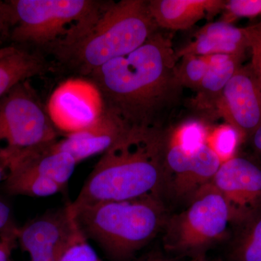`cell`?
Returning <instances> with one entry per match:
<instances>
[{
  "label": "cell",
  "mask_w": 261,
  "mask_h": 261,
  "mask_svg": "<svg viewBox=\"0 0 261 261\" xmlns=\"http://www.w3.org/2000/svg\"><path fill=\"white\" fill-rule=\"evenodd\" d=\"M130 126L116 113L105 108L92 124L55 142L59 150L70 154L77 163L111 149Z\"/></svg>",
  "instance_id": "13"
},
{
  "label": "cell",
  "mask_w": 261,
  "mask_h": 261,
  "mask_svg": "<svg viewBox=\"0 0 261 261\" xmlns=\"http://www.w3.org/2000/svg\"><path fill=\"white\" fill-rule=\"evenodd\" d=\"M163 258L162 257H159L157 256H147L141 258L140 260L137 261H163Z\"/></svg>",
  "instance_id": "32"
},
{
  "label": "cell",
  "mask_w": 261,
  "mask_h": 261,
  "mask_svg": "<svg viewBox=\"0 0 261 261\" xmlns=\"http://www.w3.org/2000/svg\"><path fill=\"white\" fill-rule=\"evenodd\" d=\"M44 58L27 49L9 46L0 51V98L15 86L29 79L46 73Z\"/></svg>",
  "instance_id": "16"
},
{
  "label": "cell",
  "mask_w": 261,
  "mask_h": 261,
  "mask_svg": "<svg viewBox=\"0 0 261 261\" xmlns=\"http://www.w3.org/2000/svg\"><path fill=\"white\" fill-rule=\"evenodd\" d=\"M18 227L13 218L9 204L0 197V236Z\"/></svg>",
  "instance_id": "29"
},
{
  "label": "cell",
  "mask_w": 261,
  "mask_h": 261,
  "mask_svg": "<svg viewBox=\"0 0 261 261\" xmlns=\"http://www.w3.org/2000/svg\"><path fill=\"white\" fill-rule=\"evenodd\" d=\"M0 156L5 160L8 170L18 168L37 173L56 181L63 190L78 164L70 154L56 148L55 142L21 152L0 150Z\"/></svg>",
  "instance_id": "14"
},
{
  "label": "cell",
  "mask_w": 261,
  "mask_h": 261,
  "mask_svg": "<svg viewBox=\"0 0 261 261\" xmlns=\"http://www.w3.org/2000/svg\"><path fill=\"white\" fill-rule=\"evenodd\" d=\"M260 29H261V24H260Z\"/></svg>",
  "instance_id": "36"
},
{
  "label": "cell",
  "mask_w": 261,
  "mask_h": 261,
  "mask_svg": "<svg viewBox=\"0 0 261 261\" xmlns=\"http://www.w3.org/2000/svg\"><path fill=\"white\" fill-rule=\"evenodd\" d=\"M166 135L159 126H132L101 156L72 204L159 196L168 177Z\"/></svg>",
  "instance_id": "2"
},
{
  "label": "cell",
  "mask_w": 261,
  "mask_h": 261,
  "mask_svg": "<svg viewBox=\"0 0 261 261\" xmlns=\"http://www.w3.org/2000/svg\"><path fill=\"white\" fill-rule=\"evenodd\" d=\"M18 227L0 236V261H12L13 250L18 246Z\"/></svg>",
  "instance_id": "27"
},
{
  "label": "cell",
  "mask_w": 261,
  "mask_h": 261,
  "mask_svg": "<svg viewBox=\"0 0 261 261\" xmlns=\"http://www.w3.org/2000/svg\"><path fill=\"white\" fill-rule=\"evenodd\" d=\"M148 8L158 28L185 30L224 10L225 0H149Z\"/></svg>",
  "instance_id": "15"
},
{
  "label": "cell",
  "mask_w": 261,
  "mask_h": 261,
  "mask_svg": "<svg viewBox=\"0 0 261 261\" xmlns=\"http://www.w3.org/2000/svg\"><path fill=\"white\" fill-rule=\"evenodd\" d=\"M7 193L12 195L46 197L63 192L58 183L32 171L18 168H10L3 181Z\"/></svg>",
  "instance_id": "18"
},
{
  "label": "cell",
  "mask_w": 261,
  "mask_h": 261,
  "mask_svg": "<svg viewBox=\"0 0 261 261\" xmlns=\"http://www.w3.org/2000/svg\"><path fill=\"white\" fill-rule=\"evenodd\" d=\"M250 139L252 140V147L261 157V126L255 130Z\"/></svg>",
  "instance_id": "30"
},
{
  "label": "cell",
  "mask_w": 261,
  "mask_h": 261,
  "mask_svg": "<svg viewBox=\"0 0 261 261\" xmlns=\"http://www.w3.org/2000/svg\"><path fill=\"white\" fill-rule=\"evenodd\" d=\"M231 208L233 221L245 222L261 205V168L237 157L221 164L212 180Z\"/></svg>",
  "instance_id": "10"
},
{
  "label": "cell",
  "mask_w": 261,
  "mask_h": 261,
  "mask_svg": "<svg viewBox=\"0 0 261 261\" xmlns=\"http://www.w3.org/2000/svg\"><path fill=\"white\" fill-rule=\"evenodd\" d=\"M209 130L202 121L188 120L166 135V143L178 147L185 153L192 154L205 145Z\"/></svg>",
  "instance_id": "19"
},
{
  "label": "cell",
  "mask_w": 261,
  "mask_h": 261,
  "mask_svg": "<svg viewBox=\"0 0 261 261\" xmlns=\"http://www.w3.org/2000/svg\"><path fill=\"white\" fill-rule=\"evenodd\" d=\"M158 27L145 0H122L105 4L100 14L83 35L56 53L84 74L129 54L141 47Z\"/></svg>",
  "instance_id": "4"
},
{
  "label": "cell",
  "mask_w": 261,
  "mask_h": 261,
  "mask_svg": "<svg viewBox=\"0 0 261 261\" xmlns=\"http://www.w3.org/2000/svg\"><path fill=\"white\" fill-rule=\"evenodd\" d=\"M163 261H168V260H165V259H163Z\"/></svg>",
  "instance_id": "34"
},
{
  "label": "cell",
  "mask_w": 261,
  "mask_h": 261,
  "mask_svg": "<svg viewBox=\"0 0 261 261\" xmlns=\"http://www.w3.org/2000/svg\"><path fill=\"white\" fill-rule=\"evenodd\" d=\"M7 175H8V166L4 160L0 157V182L5 181Z\"/></svg>",
  "instance_id": "31"
},
{
  "label": "cell",
  "mask_w": 261,
  "mask_h": 261,
  "mask_svg": "<svg viewBox=\"0 0 261 261\" xmlns=\"http://www.w3.org/2000/svg\"><path fill=\"white\" fill-rule=\"evenodd\" d=\"M250 49H251L252 55L251 63L250 65L261 87V29L260 25L254 27Z\"/></svg>",
  "instance_id": "26"
},
{
  "label": "cell",
  "mask_w": 261,
  "mask_h": 261,
  "mask_svg": "<svg viewBox=\"0 0 261 261\" xmlns=\"http://www.w3.org/2000/svg\"><path fill=\"white\" fill-rule=\"evenodd\" d=\"M242 142L238 130L224 123L209 130L205 144L218 156L221 163L235 157V152Z\"/></svg>",
  "instance_id": "21"
},
{
  "label": "cell",
  "mask_w": 261,
  "mask_h": 261,
  "mask_svg": "<svg viewBox=\"0 0 261 261\" xmlns=\"http://www.w3.org/2000/svg\"><path fill=\"white\" fill-rule=\"evenodd\" d=\"M2 48H0V51H1Z\"/></svg>",
  "instance_id": "35"
},
{
  "label": "cell",
  "mask_w": 261,
  "mask_h": 261,
  "mask_svg": "<svg viewBox=\"0 0 261 261\" xmlns=\"http://www.w3.org/2000/svg\"><path fill=\"white\" fill-rule=\"evenodd\" d=\"M171 37L156 32L141 47L89 75L105 108L128 126H159L160 117L177 104L182 86Z\"/></svg>",
  "instance_id": "1"
},
{
  "label": "cell",
  "mask_w": 261,
  "mask_h": 261,
  "mask_svg": "<svg viewBox=\"0 0 261 261\" xmlns=\"http://www.w3.org/2000/svg\"><path fill=\"white\" fill-rule=\"evenodd\" d=\"M208 58V68L197 91L195 104L201 110L214 109L224 87L241 66L242 57L213 55Z\"/></svg>",
  "instance_id": "17"
},
{
  "label": "cell",
  "mask_w": 261,
  "mask_h": 261,
  "mask_svg": "<svg viewBox=\"0 0 261 261\" xmlns=\"http://www.w3.org/2000/svg\"><path fill=\"white\" fill-rule=\"evenodd\" d=\"M190 261H207L206 260V258L205 257L203 256L202 255H197L195 257V258L192 259V260Z\"/></svg>",
  "instance_id": "33"
},
{
  "label": "cell",
  "mask_w": 261,
  "mask_h": 261,
  "mask_svg": "<svg viewBox=\"0 0 261 261\" xmlns=\"http://www.w3.org/2000/svg\"><path fill=\"white\" fill-rule=\"evenodd\" d=\"M192 202L168 226L166 245L178 252H196L226 232L233 221L231 208L212 181L200 187L192 196Z\"/></svg>",
  "instance_id": "7"
},
{
  "label": "cell",
  "mask_w": 261,
  "mask_h": 261,
  "mask_svg": "<svg viewBox=\"0 0 261 261\" xmlns=\"http://www.w3.org/2000/svg\"><path fill=\"white\" fill-rule=\"evenodd\" d=\"M14 25V13L10 2L0 1V37L11 32Z\"/></svg>",
  "instance_id": "28"
},
{
  "label": "cell",
  "mask_w": 261,
  "mask_h": 261,
  "mask_svg": "<svg viewBox=\"0 0 261 261\" xmlns=\"http://www.w3.org/2000/svg\"><path fill=\"white\" fill-rule=\"evenodd\" d=\"M15 42L61 50L80 39L106 3L92 0H12Z\"/></svg>",
  "instance_id": "5"
},
{
  "label": "cell",
  "mask_w": 261,
  "mask_h": 261,
  "mask_svg": "<svg viewBox=\"0 0 261 261\" xmlns=\"http://www.w3.org/2000/svg\"><path fill=\"white\" fill-rule=\"evenodd\" d=\"M12 261H14V260H12Z\"/></svg>",
  "instance_id": "37"
},
{
  "label": "cell",
  "mask_w": 261,
  "mask_h": 261,
  "mask_svg": "<svg viewBox=\"0 0 261 261\" xmlns=\"http://www.w3.org/2000/svg\"><path fill=\"white\" fill-rule=\"evenodd\" d=\"M226 123L238 130L242 142L261 126V87L250 65L240 66L215 105Z\"/></svg>",
  "instance_id": "9"
},
{
  "label": "cell",
  "mask_w": 261,
  "mask_h": 261,
  "mask_svg": "<svg viewBox=\"0 0 261 261\" xmlns=\"http://www.w3.org/2000/svg\"><path fill=\"white\" fill-rule=\"evenodd\" d=\"M166 163L168 175L172 176L171 187L178 197L192 196L212 181L222 164L206 144L194 153L187 154L166 143Z\"/></svg>",
  "instance_id": "11"
},
{
  "label": "cell",
  "mask_w": 261,
  "mask_h": 261,
  "mask_svg": "<svg viewBox=\"0 0 261 261\" xmlns=\"http://www.w3.org/2000/svg\"><path fill=\"white\" fill-rule=\"evenodd\" d=\"M223 12L221 21L227 23L240 18H252L261 14V0H228Z\"/></svg>",
  "instance_id": "25"
},
{
  "label": "cell",
  "mask_w": 261,
  "mask_h": 261,
  "mask_svg": "<svg viewBox=\"0 0 261 261\" xmlns=\"http://www.w3.org/2000/svg\"><path fill=\"white\" fill-rule=\"evenodd\" d=\"M59 132L27 81L0 98V149L21 152L58 140Z\"/></svg>",
  "instance_id": "6"
},
{
  "label": "cell",
  "mask_w": 261,
  "mask_h": 261,
  "mask_svg": "<svg viewBox=\"0 0 261 261\" xmlns=\"http://www.w3.org/2000/svg\"><path fill=\"white\" fill-rule=\"evenodd\" d=\"M105 110L102 95L91 80L71 79L53 92L47 111L58 132L70 135L89 126Z\"/></svg>",
  "instance_id": "8"
},
{
  "label": "cell",
  "mask_w": 261,
  "mask_h": 261,
  "mask_svg": "<svg viewBox=\"0 0 261 261\" xmlns=\"http://www.w3.org/2000/svg\"><path fill=\"white\" fill-rule=\"evenodd\" d=\"M60 261H103L75 221L73 235Z\"/></svg>",
  "instance_id": "24"
},
{
  "label": "cell",
  "mask_w": 261,
  "mask_h": 261,
  "mask_svg": "<svg viewBox=\"0 0 261 261\" xmlns=\"http://www.w3.org/2000/svg\"><path fill=\"white\" fill-rule=\"evenodd\" d=\"M254 27L238 28L224 21L207 24L196 33V37L209 38L233 44L247 49L250 48Z\"/></svg>",
  "instance_id": "20"
},
{
  "label": "cell",
  "mask_w": 261,
  "mask_h": 261,
  "mask_svg": "<svg viewBox=\"0 0 261 261\" xmlns=\"http://www.w3.org/2000/svg\"><path fill=\"white\" fill-rule=\"evenodd\" d=\"M238 247L241 261H261V214H255L247 221Z\"/></svg>",
  "instance_id": "23"
},
{
  "label": "cell",
  "mask_w": 261,
  "mask_h": 261,
  "mask_svg": "<svg viewBox=\"0 0 261 261\" xmlns=\"http://www.w3.org/2000/svg\"><path fill=\"white\" fill-rule=\"evenodd\" d=\"M70 203L86 238L116 260H126L147 245L164 223L159 196L78 206Z\"/></svg>",
  "instance_id": "3"
},
{
  "label": "cell",
  "mask_w": 261,
  "mask_h": 261,
  "mask_svg": "<svg viewBox=\"0 0 261 261\" xmlns=\"http://www.w3.org/2000/svg\"><path fill=\"white\" fill-rule=\"evenodd\" d=\"M75 226L69 202L63 208L50 211L29 221L17 230V241L30 257L50 251L69 243Z\"/></svg>",
  "instance_id": "12"
},
{
  "label": "cell",
  "mask_w": 261,
  "mask_h": 261,
  "mask_svg": "<svg viewBox=\"0 0 261 261\" xmlns=\"http://www.w3.org/2000/svg\"><path fill=\"white\" fill-rule=\"evenodd\" d=\"M180 58L176 67L178 82L182 87L198 90L208 68V58L186 55Z\"/></svg>",
  "instance_id": "22"
}]
</instances>
